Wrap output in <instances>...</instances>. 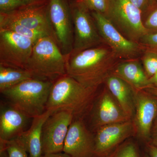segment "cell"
Masks as SVG:
<instances>
[{"label": "cell", "instance_id": "cell-1", "mask_svg": "<svg viewBox=\"0 0 157 157\" xmlns=\"http://www.w3.org/2000/svg\"><path fill=\"white\" fill-rule=\"evenodd\" d=\"M67 74L86 87L99 89L113 73L118 58L106 44L66 56Z\"/></svg>", "mask_w": 157, "mask_h": 157}, {"label": "cell", "instance_id": "cell-2", "mask_svg": "<svg viewBox=\"0 0 157 157\" xmlns=\"http://www.w3.org/2000/svg\"><path fill=\"white\" fill-rule=\"evenodd\" d=\"M99 90L86 87L66 74L53 82L46 109L53 113L66 111L74 119H84Z\"/></svg>", "mask_w": 157, "mask_h": 157}, {"label": "cell", "instance_id": "cell-3", "mask_svg": "<svg viewBox=\"0 0 157 157\" xmlns=\"http://www.w3.org/2000/svg\"><path fill=\"white\" fill-rule=\"evenodd\" d=\"M25 70L36 78L52 81L67 74L66 56L53 37H42L34 44Z\"/></svg>", "mask_w": 157, "mask_h": 157}, {"label": "cell", "instance_id": "cell-4", "mask_svg": "<svg viewBox=\"0 0 157 157\" xmlns=\"http://www.w3.org/2000/svg\"><path fill=\"white\" fill-rule=\"evenodd\" d=\"M54 81L32 78L1 93L8 103L33 118L46 111Z\"/></svg>", "mask_w": 157, "mask_h": 157}, {"label": "cell", "instance_id": "cell-5", "mask_svg": "<svg viewBox=\"0 0 157 157\" xmlns=\"http://www.w3.org/2000/svg\"><path fill=\"white\" fill-rule=\"evenodd\" d=\"M104 15L125 37L138 42L149 32L141 19V10L130 0H108Z\"/></svg>", "mask_w": 157, "mask_h": 157}, {"label": "cell", "instance_id": "cell-6", "mask_svg": "<svg viewBox=\"0 0 157 157\" xmlns=\"http://www.w3.org/2000/svg\"><path fill=\"white\" fill-rule=\"evenodd\" d=\"M104 86L99 90L84 120L88 128L95 133L102 127L132 120Z\"/></svg>", "mask_w": 157, "mask_h": 157}, {"label": "cell", "instance_id": "cell-7", "mask_svg": "<svg viewBox=\"0 0 157 157\" xmlns=\"http://www.w3.org/2000/svg\"><path fill=\"white\" fill-rule=\"evenodd\" d=\"M91 14L104 44L109 47L119 59H136L145 50L139 42L125 37L104 14L95 11Z\"/></svg>", "mask_w": 157, "mask_h": 157}, {"label": "cell", "instance_id": "cell-8", "mask_svg": "<svg viewBox=\"0 0 157 157\" xmlns=\"http://www.w3.org/2000/svg\"><path fill=\"white\" fill-rule=\"evenodd\" d=\"M48 13L55 39L62 53L73 51L74 30L72 11L67 0H48Z\"/></svg>", "mask_w": 157, "mask_h": 157}, {"label": "cell", "instance_id": "cell-9", "mask_svg": "<svg viewBox=\"0 0 157 157\" xmlns=\"http://www.w3.org/2000/svg\"><path fill=\"white\" fill-rule=\"evenodd\" d=\"M34 43L9 30H0V64L25 69Z\"/></svg>", "mask_w": 157, "mask_h": 157}, {"label": "cell", "instance_id": "cell-10", "mask_svg": "<svg viewBox=\"0 0 157 157\" xmlns=\"http://www.w3.org/2000/svg\"><path fill=\"white\" fill-rule=\"evenodd\" d=\"M87 9L81 2L71 11L74 30L72 52H78L104 44L92 15H90Z\"/></svg>", "mask_w": 157, "mask_h": 157}, {"label": "cell", "instance_id": "cell-11", "mask_svg": "<svg viewBox=\"0 0 157 157\" xmlns=\"http://www.w3.org/2000/svg\"><path fill=\"white\" fill-rule=\"evenodd\" d=\"M136 135L132 120L102 127L94 133V157H107L125 141Z\"/></svg>", "mask_w": 157, "mask_h": 157}, {"label": "cell", "instance_id": "cell-12", "mask_svg": "<svg viewBox=\"0 0 157 157\" xmlns=\"http://www.w3.org/2000/svg\"><path fill=\"white\" fill-rule=\"evenodd\" d=\"M73 119L72 114L64 111L53 113L48 117L42 128L43 154L63 152L65 139Z\"/></svg>", "mask_w": 157, "mask_h": 157}, {"label": "cell", "instance_id": "cell-13", "mask_svg": "<svg viewBox=\"0 0 157 157\" xmlns=\"http://www.w3.org/2000/svg\"><path fill=\"white\" fill-rule=\"evenodd\" d=\"M157 116V97L145 90H136L135 109L133 120L136 137L145 144L149 142Z\"/></svg>", "mask_w": 157, "mask_h": 157}, {"label": "cell", "instance_id": "cell-14", "mask_svg": "<svg viewBox=\"0 0 157 157\" xmlns=\"http://www.w3.org/2000/svg\"><path fill=\"white\" fill-rule=\"evenodd\" d=\"M48 0L9 13H0V21L16 23L28 28L45 32L55 39L48 16Z\"/></svg>", "mask_w": 157, "mask_h": 157}, {"label": "cell", "instance_id": "cell-15", "mask_svg": "<svg viewBox=\"0 0 157 157\" xmlns=\"http://www.w3.org/2000/svg\"><path fill=\"white\" fill-rule=\"evenodd\" d=\"M94 134L83 119H74L65 140L63 152L71 157H94Z\"/></svg>", "mask_w": 157, "mask_h": 157}, {"label": "cell", "instance_id": "cell-16", "mask_svg": "<svg viewBox=\"0 0 157 157\" xmlns=\"http://www.w3.org/2000/svg\"><path fill=\"white\" fill-rule=\"evenodd\" d=\"M32 118L9 103L1 102L0 109V140L15 139L26 130Z\"/></svg>", "mask_w": 157, "mask_h": 157}, {"label": "cell", "instance_id": "cell-17", "mask_svg": "<svg viewBox=\"0 0 157 157\" xmlns=\"http://www.w3.org/2000/svg\"><path fill=\"white\" fill-rule=\"evenodd\" d=\"M104 84L124 112L133 119L135 113L137 90L127 82L113 74L107 78Z\"/></svg>", "mask_w": 157, "mask_h": 157}, {"label": "cell", "instance_id": "cell-18", "mask_svg": "<svg viewBox=\"0 0 157 157\" xmlns=\"http://www.w3.org/2000/svg\"><path fill=\"white\" fill-rule=\"evenodd\" d=\"M52 113L46 110L41 115L32 119L29 128L16 138L28 153L29 157H42L43 155L42 128L45 121Z\"/></svg>", "mask_w": 157, "mask_h": 157}, {"label": "cell", "instance_id": "cell-19", "mask_svg": "<svg viewBox=\"0 0 157 157\" xmlns=\"http://www.w3.org/2000/svg\"><path fill=\"white\" fill-rule=\"evenodd\" d=\"M112 74L127 82L137 90L151 86L144 69L135 59L119 63Z\"/></svg>", "mask_w": 157, "mask_h": 157}, {"label": "cell", "instance_id": "cell-20", "mask_svg": "<svg viewBox=\"0 0 157 157\" xmlns=\"http://www.w3.org/2000/svg\"><path fill=\"white\" fill-rule=\"evenodd\" d=\"M32 78H36L28 70L0 64V92Z\"/></svg>", "mask_w": 157, "mask_h": 157}, {"label": "cell", "instance_id": "cell-21", "mask_svg": "<svg viewBox=\"0 0 157 157\" xmlns=\"http://www.w3.org/2000/svg\"><path fill=\"white\" fill-rule=\"evenodd\" d=\"M0 30L12 31L21 36L31 39L34 44L42 37L47 36H52L45 32L32 29L16 23L8 21H0Z\"/></svg>", "mask_w": 157, "mask_h": 157}, {"label": "cell", "instance_id": "cell-22", "mask_svg": "<svg viewBox=\"0 0 157 157\" xmlns=\"http://www.w3.org/2000/svg\"><path fill=\"white\" fill-rule=\"evenodd\" d=\"M46 2L45 0H0V13H9Z\"/></svg>", "mask_w": 157, "mask_h": 157}, {"label": "cell", "instance_id": "cell-23", "mask_svg": "<svg viewBox=\"0 0 157 157\" xmlns=\"http://www.w3.org/2000/svg\"><path fill=\"white\" fill-rule=\"evenodd\" d=\"M137 144L131 138L125 141L107 157H140Z\"/></svg>", "mask_w": 157, "mask_h": 157}, {"label": "cell", "instance_id": "cell-24", "mask_svg": "<svg viewBox=\"0 0 157 157\" xmlns=\"http://www.w3.org/2000/svg\"><path fill=\"white\" fill-rule=\"evenodd\" d=\"M143 68L147 75L150 78L157 72V54L146 51L142 57Z\"/></svg>", "mask_w": 157, "mask_h": 157}, {"label": "cell", "instance_id": "cell-25", "mask_svg": "<svg viewBox=\"0 0 157 157\" xmlns=\"http://www.w3.org/2000/svg\"><path fill=\"white\" fill-rule=\"evenodd\" d=\"M5 141L8 157H29L25 148L16 138Z\"/></svg>", "mask_w": 157, "mask_h": 157}, {"label": "cell", "instance_id": "cell-26", "mask_svg": "<svg viewBox=\"0 0 157 157\" xmlns=\"http://www.w3.org/2000/svg\"><path fill=\"white\" fill-rule=\"evenodd\" d=\"M81 2L88 9L103 14L108 10V0H82Z\"/></svg>", "mask_w": 157, "mask_h": 157}, {"label": "cell", "instance_id": "cell-27", "mask_svg": "<svg viewBox=\"0 0 157 157\" xmlns=\"http://www.w3.org/2000/svg\"><path fill=\"white\" fill-rule=\"evenodd\" d=\"M140 43L145 48V51L157 54V33H149L140 40Z\"/></svg>", "mask_w": 157, "mask_h": 157}, {"label": "cell", "instance_id": "cell-28", "mask_svg": "<svg viewBox=\"0 0 157 157\" xmlns=\"http://www.w3.org/2000/svg\"><path fill=\"white\" fill-rule=\"evenodd\" d=\"M144 25L149 32L151 30L157 29V9L150 14Z\"/></svg>", "mask_w": 157, "mask_h": 157}, {"label": "cell", "instance_id": "cell-29", "mask_svg": "<svg viewBox=\"0 0 157 157\" xmlns=\"http://www.w3.org/2000/svg\"><path fill=\"white\" fill-rule=\"evenodd\" d=\"M146 152L150 157H157V147L151 143L145 144Z\"/></svg>", "mask_w": 157, "mask_h": 157}, {"label": "cell", "instance_id": "cell-30", "mask_svg": "<svg viewBox=\"0 0 157 157\" xmlns=\"http://www.w3.org/2000/svg\"><path fill=\"white\" fill-rule=\"evenodd\" d=\"M130 1L133 5L140 9L141 11L146 6L147 2V0H130Z\"/></svg>", "mask_w": 157, "mask_h": 157}, {"label": "cell", "instance_id": "cell-31", "mask_svg": "<svg viewBox=\"0 0 157 157\" xmlns=\"http://www.w3.org/2000/svg\"><path fill=\"white\" fill-rule=\"evenodd\" d=\"M149 142L157 147V127L153 128L151 137Z\"/></svg>", "mask_w": 157, "mask_h": 157}, {"label": "cell", "instance_id": "cell-32", "mask_svg": "<svg viewBox=\"0 0 157 157\" xmlns=\"http://www.w3.org/2000/svg\"><path fill=\"white\" fill-rule=\"evenodd\" d=\"M42 157H71L69 155L63 152L55 153L45 154L42 155Z\"/></svg>", "mask_w": 157, "mask_h": 157}, {"label": "cell", "instance_id": "cell-33", "mask_svg": "<svg viewBox=\"0 0 157 157\" xmlns=\"http://www.w3.org/2000/svg\"><path fill=\"white\" fill-rule=\"evenodd\" d=\"M149 80L151 86L157 87V72L153 76L149 78Z\"/></svg>", "mask_w": 157, "mask_h": 157}, {"label": "cell", "instance_id": "cell-34", "mask_svg": "<svg viewBox=\"0 0 157 157\" xmlns=\"http://www.w3.org/2000/svg\"><path fill=\"white\" fill-rule=\"evenodd\" d=\"M144 90L152 95L157 97V87L152 86Z\"/></svg>", "mask_w": 157, "mask_h": 157}, {"label": "cell", "instance_id": "cell-35", "mask_svg": "<svg viewBox=\"0 0 157 157\" xmlns=\"http://www.w3.org/2000/svg\"><path fill=\"white\" fill-rule=\"evenodd\" d=\"M157 127V116L156 117L154 123L153 128H156Z\"/></svg>", "mask_w": 157, "mask_h": 157}, {"label": "cell", "instance_id": "cell-36", "mask_svg": "<svg viewBox=\"0 0 157 157\" xmlns=\"http://www.w3.org/2000/svg\"><path fill=\"white\" fill-rule=\"evenodd\" d=\"M140 157H150V156L148 154H147V153H145L144 154L142 155V156H140Z\"/></svg>", "mask_w": 157, "mask_h": 157}]
</instances>
